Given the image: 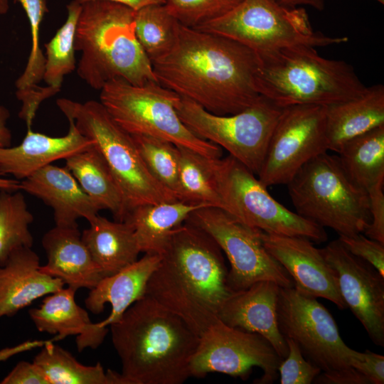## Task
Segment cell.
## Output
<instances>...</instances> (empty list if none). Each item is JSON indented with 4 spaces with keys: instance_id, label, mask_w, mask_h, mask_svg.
Segmentation results:
<instances>
[{
    "instance_id": "obj_43",
    "label": "cell",
    "mask_w": 384,
    "mask_h": 384,
    "mask_svg": "<svg viewBox=\"0 0 384 384\" xmlns=\"http://www.w3.org/2000/svg\"><path fill=\"white\" fill-rule=\"evenodd\" d=\"M80 4L90 1H107L120 4L130 8L134 11L149 5L165 4V0H74Z\"/></svg>"
},
{
    "instance_id": "obj_44",
    "label": "cell",
    "mask_w": 384,
    "mask_h": 384,
    "mask_svg": "<svg viewBox=\"0 0 384 384\" xmlns=\"http://www.w3.org/2000/svg\"><path fill=\"white\" fill-rule=\"evenodd\" d=\"M277 3L286 8H297L299 6H310L316 10L324 9V0H274Z\"/></svg>"
},
{
    "instance_id": "obj_22",
    "label": "cell",
    "mask_w": 384,
    "mask_h": 384,
    "mask_svg": "<svg viewBox=\"0 0 384 384\" xmlns=\"http://www.w3.org/2000/svg\"><path fill=\"white\" fill-rule=\"evenodd\" d=\"M31 247L14 250L0 266V318L11 316L36 299L62 289L65 283L40 270Z\"/></svg>"
},
{
    "instance_id": "obj_42",
    "label": "cell",
    "mask_w": 384,
    "mask_h": 384,
    "mask_svg": "<svg viewBox=\"0 0 384 384\" xmlns=\"http://www.w3.org/2000/svg\"><path fill=\"white\" fill-rule=\"evenodd\" d=\"M10 117L9 110L0 104V148L10 146L12 135L7 122Z\"/></svg>"
},
{
    "instance_id": "obj_35",
    "label": "cell",
    "mask_w": 384,
    "mask_h": 384,
    "mask_svg": "<svg viewBox=\"0 0 384 384\" xmlns=\"http://www.w3.org/2000/svg\"><path fill=\"white\" fill-rule=\"evenodd\" d=\"M131 136L149 174L178 200L179 156L177 146L151 136Z\"/></svg>"
},
{
    "instance_id": "obj_17",
    "label": "cell",
    "mask_w": 384,
    "mask_h": 384,
    "mask_svg": "<svg viewBox=\"0 0 384 384\" xmlns=\"http://www.w3.org/2000/svg\"><path fill=\"white\" fill-rule=\"evenodd\" d=\"M261 238L267 250L290 275L297 292L329 300L340 309L347 308L339 290L335 270L312 241L304 237L263 231Z\"/></svg>"
},
{
    "instance_id": "obj_29",
    "label": "cell",
    "mask_w": 384,
    "mask_h": 384,
    "mask_svg": "<svg viewBox=\"0 0 384 384\" xmlns=\"http://www.w3.org/2000/svg\"><path fill=\"white\" fill-rule=\"evenodd\" d=\"M351 181L366 191L384 182V124L346 142L338 152Z\"/></svg>"
},
{
    "instance_id": "obj_30",
    "label": "cell",
    "mask_w": 384,
    "mask_h": 384,
    "mask_svg": "<svg viewBox=\"0 0 384 384\" xmlns=\"http://www.w3.org/2000/svg\"><path fill=\"white\" fill-rule=\"evenodd\" d=\"M177 148L179 156L178 200L225 210L215 177L218 159L205 156L181 146H177Z\"/></svg>"
},
{
    "instance_id": "obj_37",
    "label": "cell",
    "mask_w": 384,
    "mask_h": 384,
    "mask_svg": "<svg viewBox=\"0 0 384 384\" xmlns=\"http://www.w3.org/2000/svg\"><path fill=\"white\" fill-rule=\"evenodd\" d=\"M285 338V337H284ZM288 354L279 364L278 372L281 384H310L321 373L303 356L298 344L292 339L285 338Z\"/></svg>"
},
{
    "instance_id": "obj_39",
    "label": "cell",
    "mask_w": 384,
    "mask_h": 384,
    "mask_svg": "<svg viewBox=\"0 0 384 384\" xmlns=\"http://www.w3.org/2000/svg\"><path fill=\"white\" fill-rule=\"evenodd\" d=\"M384 182L379 183L367 192L369 198L370 223L363 231L370 239L384 243Z\"/></svg>"
},
{
    "instance_id": "obj_31",
    "label": "cell",
    "mask_w": 384,
    "mask_h": 384,
    "mask_svg": "<svg viewBox=\"0 0 384 384\" xmlns=\"http://www.w3.org/2000/svg\"><path fill=\"white\" fill-rule=\"evenodd\" d=\"M33 363L43 373L49 384H112L100 363L85 366L68 351L46 341Z\"/></svg>"
},
{
    "instance_id": "obj_45",
    "label": "cell",
    "mask_w": 384,
    "mask_h": 384,
    "mask_svg": "<svg viewBox=\"0 0 384 384\" xmlns=\"http://www.w3.org/2000/svg\"><path fill=\"white\" fill-rule=\"evenodd\" d=\"M3 176L0 173V190H5L8 191H21L20 181L16 179H8L2 178Z\"/></svg>"
},
{
    "instance_id": "obj_34",
    "label": "cell",
    "mask_w": 384,
    "mask_h": 384,
    "mask_svg": "<svg viewBox=\"0 0 384 384\" xmlns=\"http://www.w3.org/2000/svg\"><path fill=\"white\" fill-rule=\"evenodd\" d=\"M33 221L21 191L0 190V266L16 249L32 247L29 225Z\"/></svg>"
},
{
    "instance_id": "obj_23",
    "label": "cell",
    "mask_w": 384,
    "mask_h": 384,
    "mask_svg": "<svg viewBox=\"0 0 384 384\" xmlns=\"http://www.w3.org/2000/svg\"><path fill=\"white\" fill-rule=\"evenodd\" d=\"M47 263L40 270L76 291L95 287L104 277L83 243L78 227L55 225L41 240Z\"/></svg>"
},
{
    "instance_id": "obj_6",
    "label": "cell",
    "mask_w": 384,
    "mask_h": 384,
    "mask_svg": "<svg viewBox=\"0 0 384 384\" xmlns=\"http://www.w3.org/2000/svg\"><path fill=\"white\" fill-rule=\"evenodd\" d=\"M277 320L282 336L294 340L304 358L323 371L315 383L370 384L351 366L353 359L362 360L363 353L343 342L334 317L316 298L280 287Z\"/></svg>"
},
{
    "instance_id": "obj_12",
    "label": "cell",
    "mask_w": 384,
    "mask_h": 384,
    "mask_svg": "<svg viewBox=\"0 0 384 384\" xmlns=\"http://www.w3.org/2000/svg\"><path fill=\"white\" fill-rule=\"evenodd\" d=\"M255 175L229 154L216 160L215 177L226 212L267 233L326 241L324 228L277 202Z\"/></svg>"
},
{
    "instance_id": "obj_15",
    "label": "cell",
    "mask_w": 384,
    "mask_h": 384,
    "mask_svg": "<svg viewBox=\"0 0 384 384\" xmlns=\"http://www.w3.org/2000/svg\"><path fill=\"white\" fill-rule=\"evenodd\" d=\"M327 151L326 106L284 107L257 178L267 188L287 184L306 163Z\"/></svg>"
},
{
    "instance_id": "obj_38",
    "label": "cell",
    "mask_w": 384,
    "mask_h": 384,
    "mask_svg": "<svg viewBox=\"0 0 384 384\" xmlns=\"http://www.w3.org/2000/svg\"><path fill=\"white\" fill-rule=\"evenodd\" d=\"M338 239L350 252L371 264L384 277V243L362 233L339 235Z\"/></svg>"
},
{
    "instance_id": "obj_20",
    "label": "cell",
    "mask_w": 384,
    "mask_h": 384,
    "mask_svg": "<svg viewBox=\"0 0 384 384\" xmlns=\"http://www.w3.org/2000/svg\"><path fill=\"white\" fill-rule=\"evenodd\" d=\"M69 129L63 137H50L27 129L21 143L0 148V173L23 180L57 160L90 148L94 142L83 136L73 119L68 118Z\"/></svg>"
},
{
    "instance_id": "obj_5",
    "label": "cell",
    "mask_w": 384,
    "mask_h": 384,
    "mask_svg": "<svg viewBox=\"0 0 384 384\" xmlns=\"http://www.w3.org/2000/svg\"><path fill=\"white\" fill-rule=\"evenodd\" d=\"M257 92L281 107L329 106L365 91L352 65L321 57L314 47L297 45L257 53Z\"/></svg>"
},
{
    "instance_id": "obj_7",
    "label": "cell",
    "mask_w": 384,
    "mask_h": 384,
    "mask_svg": "<svg viewBox=\"0 0 384 384\" xmlns=\"http://www.w3.org/2000/svg\"><path fill=\"white\" fill-rule=\"evenodd\" d=\"M287 185L297 213L338 235L362 233L370 223L368 192L347 176L338 156H315Z\"/></svg>"
},
{
    "instance_id": "obj_33",
    "label": "cell",
    "mask_w": 384,
    "mask_h": 384,
    "mask_svg": "<svg viewBox=\"0 0 384 384\" xmlns=\"http://www.w3.org/2000/svg\"><path fill=\"white\" fill-rule=\"evenodd\" d=\"M137 38L151 64L173 48L179 22L165 4L144 6L135 11Z\"/></svg>"
},
{
    "instance_id": "obj_11",
    "label": "cell",
    "mask_w": 384,
    "mask_h": 384,
    "mask_svg": "<svg viewBox=\"0 0 384 384\" xmlns=\"http://www.w3.org/2000/svg\"><path fill=\"white\" fill-rule=\"evenodd\" d=\"M283 108L262 95L246 109L228 115L211 113L182 97L176 105L179 118L195 135L225 149L255 175Z\"/></svg>"
},
{
    "instance_id": "obj_25",
    "label": "cell",
    "mask_w": 384,
    "mask_h": 384,
    "mask_svg": "<svg viewBox=\"0 0 384 384\" xmlns=\"http://www.w3.org/2000/svg\"><path fill=\"white\" fill-rule=\"evenodd\" d=\"M384 124V86L366 87L361 95L326 106L328 149L338 153L348 140Z\"/></svg>"
},
{
    "instance_id": "obj_47",
    "label": "cell",
    "mask_w": 384,
    "mask_h": 384,
    "mask_svg": "<svg viewBox=\"0 0 384 384\" xmlns=\"http://www.w3.org/2000/svg\"><path fill=\"white\" fill-rule=\"evenodd\" d=\"M376 1H378L381 4H384V0H376Z\"/></svg>"
},
{
    "instance_id": "obj_32",
    "label": "cell",
    "mask_w": 384,
    "mask_h": 384,
    "mask_svg": "<svg viewBox=\"0 0 384 384\" xmlns=\"http://www.w3.org/2000/svg\"><path fill=\"white\" fill-rule=\"evenodd\" d=\"M67 18L54 36L45 44L43 80L48 86L60 90L65 75L76 69L75 34L82 4L74 0L66 6Z\"/></svg>"
},
{
    "instance_id": "obj_13",
    "label": "cell",
    "mask_w": 384,
    "mask_h": 384,
    "mask_svg": "<svg viewBox=\"0 0 384 384\" xmlns=\"http://www.w3.org/2000/svg\"><path fill=\"white\" fill-rule=\"evenodd\" d=\"M187 220L208 233L225 254L230 265L227 283L232 292L246 289L262 280L294 287L287 270L264 246L261 230L211 206L196 210Z\"/></svg>"
},
{
    "instance_id": "obj_28",
    "label": "cell",
    "mask_w": 384,
    "mask_h": 384,
    "mask_svg": "<svg viewBox=\"0 0 384 384\" xmlns=\"http://www.w3.org/2000/svg\"><path fill=\"white\" fill-rule=\"evenodd\" d=\"M65 166L82 190L115 220L124 222L127 212L119 186L105 158L94 144L67 159Z\"/></svg>"
},
{
    "instance_id": "obj_41",
    "label": "cell",
    "mask_w": 384,
    "mask_h": 384,
    "mask_svg": "<svg viewBox=\"0 0 384 384\" xmlns=\"http://www.w3.org/2000/svg\"><path fill=\"white\" fill-rule=\"evenodd\" d=\"M1 384H49L41 370L33 363L18 362Z\"/></svg>"
},
{
    "instance_id": "obj_4",
    "label": "cell",
    "mask_w": 384,
    "mask_h": 384,
    "mask_svg": "<svg viewBox=\"0 0 384 384\" xmlns=\"http://www.w3.org/2000/svg\"><path fill=\"white\" fill-rule=\"evenodd\" d=\"M134 15V10L114 2L82 4L75 41L80 52L76 68L92 89L100 90L116 78L137 85L158 82L137 38Z\"/></svg>"
},
{
    "instance_id": "obj_8",
    "label": "cell",
    "mask_w": 384,
    "mask_h": 384,
    "mask_svg": "<svg viewBox=\"0 0 384 384\" xmlns=\"http://www.w3.org/2000/svg\"><path fill=\"white\" fill-rule=\"evenodd\" d=\"M56 105L83 136L94 142L105 158L121 191L127 214L142 205L178 200L149 174L132 136L115 122L100 101L80 102L59 98Z\"/></svg>"
},
{
    "instance_id": "obj_46",
    "label": "cell",
    "mask_w": 384,
    "mask_h": 384,
    "mask_svg": "<svg viewBox=\"0 0 384 384\" xmlns=\"http://www.w3.org/2000/svg\"><path fill=\"white\" fill-rule=\"evenodd\" d=\"M10 9V0H0V16L5 15Z\"/></svg>"
},
{
    "instance_id": "obj_26",
    "label": "cell",
    "mask_w": 384,
    "mask_h": 384,
    "mask_svg": "<svg viewBox=\"0 0 384 384\" xmlns=\"http://www.w3.org/2000/svg\"><path fill=\"white\" fill-rule=\"evenodd\" d=\"M81 238L103 277L114 274L138 260L141 252L133 227L97 215Z\"/></svg>"
},
{
    "instance_id": "obj_40",
    "label": "cell",
    "mask_w": 384,
    "mask_h": 384,
    "mask_svg": "<svg viewBox=\"0 0 384 384\" xmlns=\"http://www.w3.org/2000/svg\"><path fill=\"white\" fill-rule=\"evenodd\" d=\"M351 366L364 375L370 384L384 383V356L366 350L362 360L353 359Z\"/></svg>"
},
{
    "instance_id": "obj_3",
    "label": "cell",
    "mask_w": 384,
    "mask_h": 384,
    "mask_svg": "<svg viewBox=\"0 0 384 384\" xmlns=\"http://www.w3.org/2000/svg\"><path fill=\"white\" fill-rule=\"evenodd\" d=\"M122 384H182L200 336L178 315L144 295L111 324Z\"/></svg>"
},
{
    "instance_id": "obj_24",
    "label": "cell",
    "mask_w": 384,
    "mask_h": 384,
    "mask_svg": "<svg viewBox=\"0 0 384 384\" xmlns=\"http://www.w3.org/2000/svg\"><path fill=\"white\" fill-rule=\"evenodd\" d=\"M160 260L159 255L145 253L141 259L118 272L103 277L90 289L85 299L90 311L101 314L106 304L112 307L108 317L98 323L100 326L107 327L117 321L133 303L145 295L147 283Z\"/></svg>"
},
{
    "instance_id": "obj_16",
    "label": "cell",
    "mask_w": 384,
    "mask_h": 384,
    "mask_svg": "<svg viewBox=\"0 0 384 384\" xmlns=\"http://www.w3.org/2000/svg\"><path fill=\"white\" fill-rule=\"evenodd\" d=\"M321 252L335 270L341 294L373 343L384 346V277L369 262L350 252L338 240Z\"/></svg>"
},
{
    "instance_id": "obj_14",
    "label": "cell",
    "mask_w": 384,
    "mask_h": 384,
    "mask_svg": "<svg viewBox=\"0 0 384 384\" xmlns=\"http://www.w3.org/2000/svg\"><path fill=\"white\" fill-rule=\"evenodd\" d=\"M282 360L262 335L232 327L218 319L200 336L190 372L196 378L220 373L245 380L257 366L263 375L254 383L270 384L277 380Z\"/></svg>"
},
{
    "instance_id": "obj_10",
    "label": "cell",
    "mask_w": 384,
    "mask_h": 384,
    "mask_svg": "<svg viewBox=\"0 0 384 384\" xmlns=\"http://www.w3.org/2000/svg\"><path fill=\"white\" fill-rule=\"evenodd\" d=\"M235 41L257 53L284 47L326 46L346 43L314 31L306 10L286 8L274 0H242L223 16L196 28Z\"/></svg>"
},
{
    "instance_id": "obj_27",
    "label": "cell",
    "mask_w": 384,
    "mask_h": 384,
    "mask_svg": "<svg viewBox=\"0 0 384 384\" xmlns=\"http://www.w3.org/2000/svg\"><path fill=\"white\" fill-rule=\"evenodd\" d=\"M207 206L178 200L145 204L133 208L124 221L133 227L141 252L161 255L173 231L193 211Z\"/></svg>"
},
{
    "instance_id": "obj_19",
    "label": "cell",
    "mask_w": 384,
    "mask_h": 384,
    "mask_svg": "<svg viewBox=\"0 0 384 384\" xmlns=\"http://www.w3.org/2000/svg\"><path fill=\"white\" fill-rule=\"evenodd\" d=\"M20 188L52 208L57 226L78 227L82 218L90 223L102 210L66 167L47 165L21 180Z\"/></svg>"
},
{
    "instance_id": "obj_18",
    "label": "cell",
    "mask_w": 384,
    "mask_h": 384,
    "mask_svg": "<svg viewBox=\"0 0 384 384\" xmlns=\"http://www.w3.org/2000/svg\"><path fill=\"white\" fill-rule=\"evenodd\" d=\"M279 287L273 281L262 280L246 289L233 292L220 307L218 319L232 327L262 335L284 359L289 350L277 326Z\"/></svg>"
},
{
    "instance_id": "obj_2",
    "label": "cell",
    "mask_w": 384,
    "mask_h": 384,
    "mask_svg": "<svg viewBox=\"0 0 384 384\" xmlns=\"http://www.w3.org/2000/svg\"><path fill=\"white\" fill-rule=\"evenodd\" d=\"M223 251L205 230L186 220L172 233L145 295L181 317L199 336L218 319L233 292Z\"/></svg>"
},
{
    "instance_id": "obj_9",
    "label": "cell",
    "mask_w": 384,
    "mask_h": 384,
    "mask_svg": "<svg viewBox=\"0 0 384 384\" xmlns=\"http://www.w3.org/2000/svg\"><path fill=\"white\" fill-rule=\"evenodd\" d=\"M179 98L157 82L137 85L121 78L107 82L100 95L110 115L129 134L151 136L209 158H221L220 146L199 138L181 120L176 110Z\"/></svg>"
},
{
    "instance_id": "obj_36",
    "label": "cell",
    "mask_w": 384,
    "mask_h": 384,
    "mask_svg": "<svg viewBox=\"0 0 384 384\" xmlns=\"http://www.w3.org/2000/svg\"><path fill=\"white\" fill-rule=\"evenodd\" d=\"M242 0H165V6L182 25L196 28L218 18Z\"/></svg>"
},
{
    "instance_id": "obj_1",
    "label": "cell",
    "mask_w": 384,
    "mask_h": 384,
    "mask_svg": "<svg viewBox=\"0 0 384 384\" xmlns=\"http://www.w3.org/2000/svg\"><path fill=\"white\" fill-rule=\"evenodd\" d=\"M258 65L257 53L245 46L180 23L171 50L152 63L160 85L218 115L238 113L258 99Z\"/></svg>"
},
{
    "instance_id": "obj_21",
    "label": "cell",
    "mask_w": 384,
    "mask_h": 384,
    "mask_svg": "<svg viewBox=\"0 0 384 384\" xmlns=\"http://www.w3.org/2000/svg\"><path fill=\"white\" fill-rule=\"evenodd\" d=\"M76 290L68 287L46 295L38 308L30 309L31 319L41 332L55 335L52 341L76 336L79 352L95 349L103 342L107 327L92 323L88 313L75 301Z\"/></svg>"
}]
</instances>
